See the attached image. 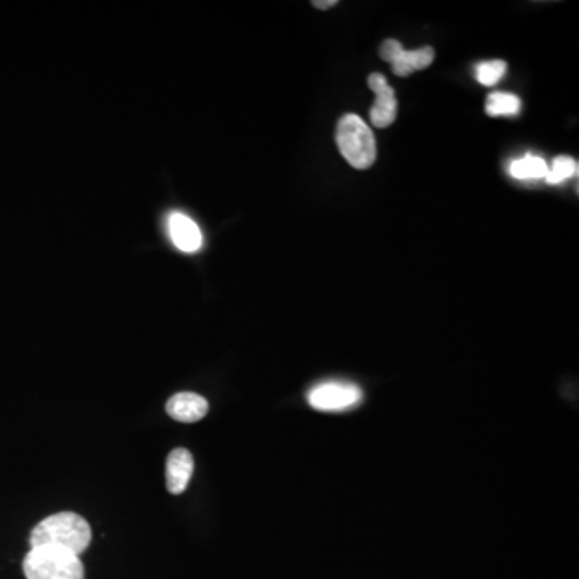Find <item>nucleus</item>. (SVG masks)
<instances>
[{"mask_svg":"<svg viewBox=\"0 0 579 579\" xmlns=\"http://www.w3.org/2000/svg\"><path fill=\"white\" fill-rule=\"evenodd\" d=\"M378 52L385 62L390 63L393 73L399 78L411 76L414 71L425 70L435 60V50L432 47L404 50L403 44L396 39L383 42Z\"/></svg>","mask_w":579,"mask_h":579,"instance_id":"39448f33","label":"nucleus"},{"mask_svg":"<svg viewBox=\"0 0 579 579\" xmlns=\"http://www.w3.org/2000/svg\"><path fill=\"white\" fill-rule=\"evenodd\" d=\"M369 87L374 91L375 103L370 110V121L377 128H388L395 123L398 113L395 91L391 89L385 76L380 73L370 74Z\"/></svg>","mask_w":579,"mask_h":579,"instance_id":"423d86ee","label":"nucleus"},{"mask_svg":"<svg viewBox=\"0 0 579 579\" xmlns=\"http://www.w3.org/2000/svg\"><path fill=\"white\" fill-rule=\"evenodd\" d=\"M362 390L354 383L324 382L314 386L308 393V403L316 411L341 412L358 406Z\"/></svg>","mask_w":579,"mask_h":579,"instance_id":"20e7f679","label":"nucleus"},{"mask_svg":"<svg viewBox=\"0 0 579 579\" xmlns=\"http://www.w3.org/2000/svg\"><path fill=\"white\" fill-rule=\"evenodd\" d=\"M337 4V0H316V2H313L314 7L321 10L330 9V7H333V5Z\"/></svg>","mask_w":579,"mask_h":579,"instance_id":"4468645a","label":"nucleus"},{"mask_svg":"<svg viewBox=\"0 0 579 579\" xmlns=\"http://www.w3.org/2000/svg\"><path fill=\"white\" fill-rule=\"evenodd\" d=\"M337 145L341 155L353 168L367 169L377 157L372 129L358 115L341 118L337 128Z\"/></svg>","mask_w":579,"mask_h":579,"instance_id":"7ed1b4c3","label":"nucleus"},{"mask_svg":"<svg viewBox=\"0 0 579 579\" xmlns=\"http://www.w3.org/2000/svg\"><path fill=\"white\" fill-rule=\"evenodd\" d=\"M91 539V526L86 518L73 512H62L37 523L29 544L31 547H54L81 557Z\"/></svg>","mask_w":579,"mask_h":579,"instance_id":"f257e3e1","label":"nucleus"},{"mask_svg":"<svg viewBox=\"0 0 579 579\" xmlns=\"http://www.w3.org/2000/svg\"><path fill=\"white\" fill-rule=\"evenodd\" d=\"M23 571L26 579H84L81 557L54 547H31Z\"/></svg>","mask_w":579,"mask_h":579,"instance_id":"f03ea898","label":"nucleus"},{"mask_svg":"<svg viewBox=\"0 0 579 579\" xmlns=\"http://www.w3.org/2000/svg\"><path fill=\"white\" fill-rule=\"evenodd\" d=\"M547 171H549V166L546 161L533 155L518 158L510 165V174L515 179H541V177H546Z\"/></svg>","mask_w":579,"mask_h":579,"instance_id":"9b49d317","label":"nucleus"},{"mask_svg":"<svg viewBox=\"0 0 579 579\" xmlns=\"http://www.w3.org/2000/svg\"><path fill=\"white\" fill-rule=\"evenodd\" d=\"M507 65L502 60H491V62H483L477 66L475 76H477L478 83L483 86H496L501 81L502 76L506 74Z\"/></svg>","mask_w":579,"mask_h":579,"instance_id":"ddd939ff","label":"nucleus"},{"mask_svg":"<svg viewBox=\"0 0 579 579\" xmlns=\"http://www.w3.org/2000/svg\"><path fill=\"white\" fill-rule=\"evenodd\" d=\"M166 230H168L169 240L182 253L190 255L202 248V230L187 214L179 213V211L169 214L166 218Z\"/></svg>","mask_w":579,"mask_h":579,"instance_id":"0eeeda50","label":"nucleus"},{"mask_svg":"<svg viewBox=\"0 0 579 579\" xmlns=\"http://www.w3.org/2000/svg\"><path fill=\"white\" fill-rule=\"evenodd\" d=\"M578 174V163L570 157H557L552 163V168L547 171L546 179L549 184H560L570 177Z\"/></svg>","mask_w":579,"mask_h":579,"instance_id":"f8f14e48","label":"nucleus"},{"mask_svg":"<svg viewBox=\"0 0 579 579\" xmlns=\"http://www.w3.org/2000/svg\"><path fill=\"white\" fill-rule=\"evenodd\" d=\"M193 473V457L187 449H174L166 462V486L171 494L184 493Z\"/></svg>","mask_w":579,"mask_h":579,"instance_id":"1a4fd4ad","label":"nucleus"},{"mask_svg":"<svg viewBox=\"0 0 579 579\" xmlns=\"http://www.w3.org/2000/svg\"><path fill=\"white\" fill-rule=\"evenodd\" d=\"M208 409V401L197 393H177L166 403V412L177 422H198L208 414Z\"/></svg>","mask_w":579,"mask_h":579,"instance_id":"6e6552de","label":"nucleus"},{"mask_svg":"<svg viewBox=\"0 0 579 579\" xmlns=\"http://www.w3.org/2000/svg\"><path fill=\"white\" fill-rule=\"evenodd\" d=\"M522 108V102L517 95L506 92H494L486 100V113L489 116H517Z\"/></svg>","mask_w":579,"mask_h":579,"instance_id":"9d476101","label":"nucleus"}]
</instances>
